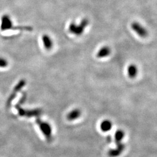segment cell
I'll use <instances>...</instances> for the list:
<instances>
[{"mask_svg":"<svg viewBox=\"0 0 157 157\" xmlns=\"http://www.w3.org/2000/svg\"><path fill=\"white\" fill-rule=\"evenodd\" d=\"M89 21L87 19H83L79 25H77L76 23H71L68 26V30L71 33L73 34L76 36H80L83 33L85 29L88 26Z\"/></svg>","mask_w":157,"mask_h":157,"instance_id":"obj_1","label":"cell"},{"mask_svg":"<svg viewBox=\"0 0 157 157\" xmlns=\"http://www.w3.org/2000/svg\"><path fill=\"white\" fill-rule=\"evenodd\" d=\"M36 122L39 126L41 132L44 135L47 139L50 140L52 138V128L50 124L47 122H43L40 118L36 119Z\"/></svg>","mask_w":157,"mask_h":157,"instance_id":"obj_2","label":"cell"},{"mask_svg":"<svg viewBox=\"0 0 157 157\" xmlns=\"http://www.w3.org/2000/svg\"><path fill=\"white\" fill-rule=\"evenodd\" d=\"M131 28L136 33L142 38H145L148 35V30L138 22H132Z\"/></svg>","mask_w":157,"mask_h":157,"instance_id":"obj_3","label":"cell"},{"mask_svg":"<svg viewBox=\"0 0 157 157\" xmlns=\"http://www.w3.org/2000/svg\"><path fill=\"white\" fill-rule=\"evenodd\" d=\"M125 146L123 143H121L117 145V147L113 149H111L108 152V156L109 157H119L124 150Z\"/></svg>","mask_w":157,"mask_h":157,"instance_id":"obj_4","label":"cell"},{"mask_svg":"<svg viewBox=\"0 0 157 157\" xmlns=\"http://www.w3.org/2000/svg\"><path fill=\"white\" fill-rule=\"evenodd\" d=\"M41 40L43 42V44L44 45V47L46 50H50L52 47H53V41L51 39L50 36L48 34H44L41 37Z\"/></svg>","mask_w":157,"mask_h":157,"instance_id":"obj_5","label":"cell"},{"mask_svg":"<svg viewBox=\"0 0 157 157\" xmlns=\"http://www.w3.org/2000/svg\"><path fill=\"white\" fill-rule=\"evenodd\" d=\"M111 53V50L108 46H103L98 51L97 53V57L98 58H105L109 56Z\"/></svg>","mask_w":157,"mask_h":157,"instance_id":"obj_6","label":"cell"},{"mask_svg":"<svg viewBox=\"0 0 157 157\" xmlns=\"http://www.w3.org/2000/svg\"><path fill=\"white\" fill-rule=\"evenodd\" d=\"M82 114L81 111L78 109H74L67 115V119L69 121H72L78 119Z\"/></svg>","mask_w":157,"mask_h":157,"instance_id":"obj_7","label":"cell"},{"mask_svg":"<svg viewBox=\"0 0 157 157\" xmlns=\"http://www.w3.org/2000/svg\"><path fill=\"white\" fill-rule=\"evenodd\" d=\"M138 73V68L135 64H130L128 67V74L129 78H136Z\"/></svg>","mask_w":157,"mask_h":157,"instance_id":"obj_8","label":"cell"},{"mask_svg":"<svg viewBox=\"0 0 157 157\" xmlns=\"http://www.w3.org/2000/svg\"><path fill=\"white\" fill-rule=\"evenodd\" d=\"M2 26L1 28L3 30H8L10 29H11L12 26V22L11 19L8 17V16H4L2 17Z\"/></svg>","mask_w":157,"mask_h":157,"instance_id":"obj_9","label":"cell"},{"mask_svg":"<svg viewBox=\"0 0 157 157\" xmlns=\"http://www.w3.org/2000/svg\"><path fill=\"white\" fill-rule=\"evenodd\" d=\"M112 124L111 122V121L105 119L104 121H103L101 122L100 124V128L101 130L104 132H107L109 131L111 129H112Z\"/></svg>","mask_w":157,"mask_h":157,"instance_id":"obj_10","label":"cell"},{"mask_svg":"<svg viewBox=\"0 0 157 157\" xmlns=\"http://www.w3.org/2000/svg\"><path fill=\"white\" fill-rule=\"evenodd\" d=\"M41 110L40 109H34L32 110H25V116L27 117H39L41 114Z\"/></svg>","mask_w":157,"mask_h":157,"instance_id":"obj_11","label":"cell"},{"mask_svg":"<svg viewBox=\"0 0 157 157\" xmlns=\"http://www.w3.org/2000/svg\"><path fill=\"white\" fill-rule=\"evenodd\" d=\"M124 137V132L122 130H117L115 133V141L116 144L118 145L122 143V140Z\"/></svg>","mask_w":157,"mask_h":157,"instance_id":"obj_12","label":"cell"},{"mask_svg":"<svg viewBox=\"0 0 157 157\" xmlns=\"http://www.w3.org/2000/svg\"><path fill=\"white\" fill-rule=\"evenodd\" d=\"M26 84V81L25 80H21L19 83L18 84H17L16 86V87H15V89H14V94H16V93L20 91L21 90V89L23 87H24Z\"/></svg>","mask_w":157,"mask_h":157,"instance_id":"obj_13","label":"cell"},{"mask_svg":"<svg viewBox=\"0 0 157 157\" xmlns=\"http://www.w3.org/2000/svg\"><path fill=\"white\" fill-rule=\"evenodd\" d=\"M7 65H8L7 61L2 58H0V67H6Z\"/></svg>","mask_w":157,"mask_h":157,"instance_id":"obj_14","label":"cell"}]
</instances>
